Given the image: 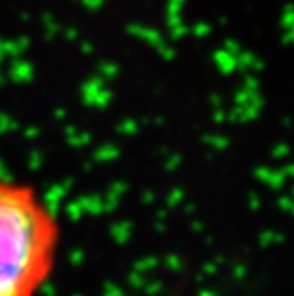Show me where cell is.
<instances>
[{
    "instance_id": "6da1fadb",
    "label": "cell",
    "mask_w": 294,
    "mask_h": 296,
    "mask_svg": "<svg viewBox=\"0 0 294 296\" xmlns=\"http://www.w3.org/2000/svg\"><path fill=\"white\" fill-rule=\"evenodd\" d=\"M58 222L29 185L0 178V296H33L50 275Z\"/></svg>"
}]
</instances>
